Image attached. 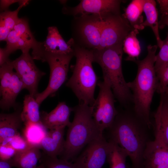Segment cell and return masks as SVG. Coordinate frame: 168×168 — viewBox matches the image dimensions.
<instances>
[{"label": "cell", "instance_id": "1", "mask_svg": "<svg viewBox=\"0 0 168 168\" xmlns=\"http://www.w3.org/2000/svg\"><path fill=\"white\" fill-rule=\"evenodd\" d=\"M118 113L109 129L110 140L126 150L136 168L140 161L150 139L147 125L134 112L133 107H124Z\"/></svg>", "mask_w": 168, "mask_h": 168}, {"label": "cell", "instance_id": "2", "mask_svg": "<svg viewBox=\"0 0 168 168\" xmlns=\"http://www.w3.org/2000/svg\"><path fill=\"white\" fill-rule=\"evenodd\" d=\"M157 45H148L147 54L142 60L134 61L137 64L138 71L135 79L127 82L133 97V110L137 115L150 128V106L154 93L156 91L158 80L155 68Z\"/></svg>", "mask_w": 168, "mask_h": 168}, {"label": "cell", "instance_id": "3", "mask_svg": "<svg viewBox=\"0 0 168 168\" xmlns=\"http://www.w3.org/2000/svg\"><path fill=\"white\" fill-rule=\"evenodd\" d=\"M73 121L68 127L62 158L73 160L82 148L102 136L92 117L91 106L80 103L72 107Z\"/></svg>", "mask_w": 168, "mask_h": 168}, {"label": "cell", "instance_id": "4", "mask_svg": "<svg viewBox=\"0 0 168 168\" xmlns=\"http://www.w3.org/2000/svg\"><path fill=\"white\" fill-rule=\"evenodd\" d=\"M123 44L93 50V62L101 67L109 80L114 97L124 107L133 102L132 94L122 70Z\"/></svg>", "mask_w": 168, "mask_h": 168}, {"label": "cell", "instance_id": "5", "mask_svg": "<svg viewBox=\"0 0 168 168\" xmlns=\"http://www.w3.org/2000/svg\"><path fill=\"white\" fill-rule=\"evenodd\" d=\"M73 47L76 63L72 74L66 85L71 89L79 103L92 106L95 99L94 92L98 77L92 66L93 50L79 47L73 41Z\"/></svg>", "mask_w": 168, "mask_h": 168}, {"label": "cell", "instance_id": "6", "mask_svg": "<svg viewBox=\"0 0 168 168\" xmlns=\"http://www.w3.org/2000/svg\"><path fill=\"white\" fill-rule=\"evenodd\" d=\"M101 18L98 15L74 16L71 22L72 37L74 44L85 49L94 50L100 45Z\"/></svg>", "mask_w": 168, "mask_h": 168}, {"label": "cell", "instance_id": "7", "mask_svg": "<svg viewBox=\"0 0 168 168\" xmlns=\"http://www.w3.org/2000/svg\"><path fill=\"white\" fill-rule=\"evenodd\" d=\"M97 83L99 90L98 96L91 106L93 119L100 130L109 128L118 113L114 105V96L108 79Z\"/></svg>", "mask_w": 168, "mask_h": 168}, {"label": "cell", "instance_id": "8", "mask_svg": "<svg viewBox=\"0 0 168 168\" xmlns=\"http://www.w3.org/2000/svg\"><path fill=\"white\" fill-rule=\"evenodd\" d=\"M74 54L68 55H45L39 60L46 62L50 70L49 83L45 89L37 95L35 99L40 105L49 96H54L66 81L69 65Z\"/></svg>", "mask_w": 168, "mask_h": 168}, {"label": "cell", "instance_id": "9", "mask_svg": "<svg viewBox=\"0 0 168 168\" xmlns=\"http://www.w3.org/2000/svg\"><path fill=\"white\" fill-rule=\"evenodd\" d=\"M101 35L99 49L123 44L133 29L121 13H109L101 17Z\"/></svg>", "mask_w": 168, "mask_h": 168}, {"label": "cell", "instance_id": "10", "mask_svg": "<svg viewBox=\"0 0 168 168\" xmlns=\"http://www.w3.org/2000/svg\"><path fill=\"white\" fill-rule=\"evenodd\" d=\"M14 69L11 60L0 66V107L3 110L16 109V98L24 89L23 82Z\"/></svg>", "mask_w": 168, "mask_h": 168}, {"label": "cell", "instance_id": "11", "mask_svg": "<svg viewBox=\"0 0 168 168\" xmlns=\"http://www.w3.org/2000/svg\"><path fill=\"white\" fill-rule=\"evenodd\" d=\"M48 31L45 40L42 42L37 41L32 49L31 56L34 60H39L41 57L47 55L74 54L72 38L66 42L55 26L49 27Z\"/></svg>", "mask_w": 168, "mask_h": 168}, {"label": "cell", "instance_id": "12", "mask_svg": "<svg viewBox=\"0 0 168 168\" xmlns=\"http://www.w3.org/2000/svg\"><path fill=\"white\" fill-rule=\"evenodd\" d=\"M29 52L22 53L12 61L14 69L23 83L24 89L35 98L38 94V86L41 78L46 74L36 66Z\"/></svg>", "mask_w": 168, "mask_h": 168}, {"label": "cell", "instance_id": "13", "mask_svg": "<svg viewBox=\"0 0 168 168\" xmlns=\"http://www.w3.org/2000/svg\"><path fill=\"white\" fill-rule=\"evenodd\" d=\"M111 142L103 135L87 145L82 153L74 160L77 168H102L110 151Z\"/></svg>", "mask_w": 168, "mask_h": 168}, {"label": "cell", "instance_id": "14", "mask_svg": "<svg viewBox=\"0 0 168 168\" xmlns=\"http://www.w3.org/2000/svg\"><path fill=\"white\" fill-rule=\"evenodd\" d=\"M119 0H82L76 6L64 5L63 13L75 16L86 15H96L101 17L109 13H121Z\"/></svg>", "mask_w": 168, "mask_h": 168}, {"label": "cell", "instance_id": "15", "mask_svg": "<svg viewBox=\"0 0 168 168\" xmlns=\"http://www.w3.org/2000/svg\"><path fill=\"white\" fill-rule=\"evenodd\" d=\"M5 48L10 54L17 50L22 53L29 52L37 41L31 32L28 19L20 18L7 38Z\"/></svg>", "mask_w": 168, "mask_h": 168}, {"label": "cell", "instance_id": "16", "mask_svg": "<svg viewBox=\"0 0 168 168\" xmlns=\"http://www.w3.org/2000/svg\"><path fill=\"white\" fill-rule=\"evenodd\" d=\"M136 168H168V147L155 139L151 141Z\"/></svg>", "mask_w": 168, "mask_h": 168}, {"label": "cell", "instance_id": "17", "mask_svg": "<svg viewBox=\"0 0 168 168\" xmlns=\"http://www.w3.org/2000/svg\"><path fill=\"white\" fill-rule=\"evenodd\" d=\"M72 111V107H69L65 102H60L50 112H40L41 124L49 130L68 127L71 123L69 117Z\"/></svg>", "mask_w": 168, "mask_h": 168}, {"label": "cell", "instance_id": "18", "mask_svg": "<svg viewBox=\"0 0 168 168\" xmlns=\"http://www.w3.org/2000/svg\"><path fill=\"white\" fill-rule=\"evenodd\" d=\"M153 117L154 139L168 147V95L160 94L159 104Z\"/></svg>", "mask_w": 168, "mask_h": 168}, {"label": "cell", "instance_id": "19", "mask_svg": "<svg viewBox=\"0 0 168 168\" xmlns=\"http://www.w3.org/2000/svg\"><path fill=\"white\" fill-rule=\"evenodd\" d=\"M65 128L49 130L42 139L40 146L46 156L57 157L61 155L64 149Z\"/></svg>", "mask_w": 168, "mask_h": 168}, {"label": "cell", "instance_id": "20", "mask_svg": "<svg viewBox=\"0 0 168 168\" xmlns=\"http://www.w3.org/2000/svg\"><path fill=\"white\" fill-rule=\"evenodd\" d=\"M16 110L12 113L0 114V143L19 133L18 130L23 122L21 116L22 110Z\"/></svg>", "mask_w": 168, "mask_h": 168}, {"label": "cell", "instance_id": "21", "mask_svg": "<svg viewBox=\"0 0 168 168\" xmlns=\"http://www.w3.org/2000/svg\"><path fill=\"white\" fill-rule=\"evenodd\" d=\"M40 148L32 146L28 149L17 152L12 158L13 167L17 168H36L41 157Z\"/></svg>", "mask_w": 168, "mask_h": 168}, {"label": "cell", "instance_id": "22", "mask_svg": "<svg viewBox=\"0 0 168 168\" xmlns=\"http://www.w3.org/2000/svg\"><path fill=\"white\" fill-rule=\"evenodd\" d=\"M143 12L146 16V20L142 23L143 27H150L152 29L156 37L157 46L161 47L162 41L159 33L158 13L156 7V3L153 0H145L143 6Z\"/></svg>", "mask_w": 168, "mask_h": 168}, {"label": "cell", "instance_id": "23", "mask_svg": "<svg viewBox=\"0 0 168 168\" xmlns=\"http://www.w3.org/2000/svg\"><path fill=\"white\" fill-rule=\"evenodd\" d=\"M144 1L145 0H132L122 14L133 29L140 30L144 28L142 26L144 21L142 15Z\"/></svg>", "mask_w": 168, "mask_h": 168}, {"label": "cell", "instance_id": "24", "mask_svg": "<svg viewBox=\"0 0 168 168\" xmlns=\"http://www.w3.org/2000/svg\"><path fill=\"white\" fill-rule=\"evenodd\" d=\"M40 106V105L34 97L29 94L25 96L21 112L22 119L25 124H42Z\"/></svg>", "mask_w": 168, "mask_h": 168}, {"label": "cell", "instance_id": "25", "mask_svg": "<svg viewBox=\"0 0 168 168\" xmlns=\"http://www.w3.org/2000/svg\"><path fill=\"white\" fill-rule=\"evenodd\" d=\"M25 5H19L15 10H7L0 14V40L5 41L10 32L18 22L20 18L18 16L20 10Z\"/></svg>", "mask_w": 168, "mask_h": 168}, {"label": "cell", "instance_id": "26", "mask_svg": "<svg viewBox=\"0 0 168 168\" xmlns=\"http://www.w3.org/2000/svg\"><path fill=\"white\" fill-rule=\"evenodd\" d=\"M138 30L133 29L124 39L123 44V49L128 56L125 58L127 61H134L138 59L141 48L139 42L137 38Z\"/></svg>", "mask_w": 168, "mask_h": 168}, {"label": "cell", "instance_id": "27", "mask_svg": "<svg viewBox=\"0 0 168 168\" xmlns=\"http://www.w3.org/2000/svg\"><path fill=\"white\" fill-rule=\"evenodd\" d=\"M111 142V147L107 160L111 168H127L126 159L128 156L126 151L119 145L113 141Z\"/></svg>", "mask_w": 168, "mask_h": 168}, {"label": "cell", "instance_id": "28", "mask_svg": "<svg viewBox=\"0 0 168 168\" xmlns=\"http://www.w3.org/2000/svg\"><path fill=\"white\" fill-rule=\"evenodd\" d=\"M25 125L24 137L31 145L40 148V142L47 132V129L41 124H27Z\"/></svg>", "mask_w": 168, "mask_h": 168}, {"label": "cell", "instance_id": "29", "mask_svg": "<svg viewBox=\"0 0 168 168\" xmlns=\"http://www.w3.org/2000/svg\"><path fill=\"white\" fill-rule=\"evenodd\" d=\"M0 144V145H9L17 152L25 151L32 146L24 137H21L19 133L12 137L4 140Z\"/></svg>", "mask_w": 168, "mask_h": 168}, {"label": "cell", "instance_id": "30", "mask_svg": "<svg viewBox=\"0 0 168 168\" xmlns=\"http://www.w3.org/2000/svg\"><path fill=\"white\" fill-rule=\"evenodd\" d=\"M160 50L156 55L155 68L156 72L168 63V32L166 37L162 41Z\"/></svg>", "mask_w": 168, "mask_h": 168}, {"label": "cell", "instance_id": "31", "mask_svg": "<svg viewBox=\"0 0 168 168\" xmlns=\"http://www.w3.org/2000/svg\"><path fill=\"white\" fill-rule=\"evenodd\" d=\"M43 163L45 168H77L74 163L57 157H50L46 156Z\"/></svg>", "mask_w": 168, "mask_h": 168}, {"label": "cell", "instance_id": "32", "mask_svg": "<svg viewBox=\"0 0 168 168\" xmlns=\"http://www.w3.org/2000/svg\"><path fill=\"white\" fill-rule=\"evenodd\" d=\"M156 73L158 82L156 92L160 95L168 86V63L156 71Z\"/></svg>", "mask_w": 168, "mask_h": 168}, {"label": "cell", "instance_id": "33", "mask_svg": "<svg viewBox=\"0 0 168 168\" xmlns=\"http://www.w3.org/2000/svg\"><path fill=\"white\" fill-rule=\"evenodd\" d=\"M16 153V151L9 145H0V159L8 160L12 159Z\"/></svg>", "mask_w": 168, "mask_h": 168}, {"label": "cell", "instance_id": "34", "mask_svg": "<svg viewBox=\"0 0 168 168\" xmlns=\"http://www.w3.org/2000/svg\"><path fill=\"white\" fill-rule=\"evenodd\" d=\"M24 2V0H1L0 1L1 12L8 10L9 7L14 3L18 2L20 5L22 4Z\"/></svg>", "mask_w": 168, "mask_h": 168}, {"label": "cell", "instance_id": "35", "mask_svg": "<svg viewBox=\"0 0 168 168\" xmlns=\"http://www.w3.org/2000/svg\"><path fill=\"white\" fill-rule=\"evenodd\" d=\"M10 55L5 47L0 49V66H2L10 60L9 57Z\"/></svg>", "mask_w": 168, "mask_h": 168}, {"label": "cell", "instance_id": "36", "mask_svg": "<svg viewBox=\"0 0 168 168\" xmlns=\"http://www.w3.org/2000/svg\"><path fill=\"white\" fill-rule=\"evenodd\" d=\"M161 15L160 20L159 21V28L162 29L166 26H168V10Z\"/></svg>", "mask_w": 168, "mask_h": 168}, {"label": "cell", "instance_id": "37", "mask_svg": "<svg viewBox=\"0 0 168 168\" xmlns=\"http://www.w3.org/2000/svg\"><path fill=\"white\" fill-rule=\"evenodd\" d=\"M13 167L12 158L8 160L0 159V168H12Z\"/></svg>", "mask_w": 168, "mask_h": 168}, {"label": "cell", "instance_id": "38", "mask_svg": "<svg viewBox=\"0 0 168 168\" xmlns=\"http://www.w3.org/2000/svg\"><path fill=\"white\" fill-rule=\"evenodd\" d=\"M36 168H45L44 165L42 163L37 166Z\"/></svg>", "mask_w": 168, "mask_h": 168}, {"label": "cell", "instance_id": "39", "mask_svg": "<svg viewBox=\"0 0 168 168\" xmlns=\"http://www.w3.org/2000/svg\"><path fill=\"white\" fill-rule=\"evenodd\" d=\"M163 93H165L168 95V86H166L165 89Z\"/></svg>", "mask_w": 168, "mask_h": 168}]
</instances>
